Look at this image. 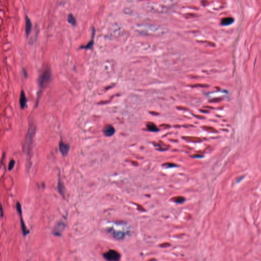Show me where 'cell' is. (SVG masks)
I'll list each match as a JSON object with an SVG mask.
<instances>
[{
    "instance_id": "cell-1",
    "label": "cell",
    "mask_w": 261,
    "mask_h": 261,
    "mask_svg": "<svg viewBox=\"0 0 261 261\" xmlns=\"http://www.w3.org/2000/svg\"><path fill=\"white\" fill-rule=\"evenodd\" d=\"M51 78V72L49 68L44 70L39 78V86L41 89L45 87V86L50 82Z\"/></svg>"
},
{
    "instance_id": "cell-2",
    "label": "cell",
    "mask_w": 261,
    "mask_h": 261,
    "mask_svg": "<svg viewBox=\"0 0 261 261\" xmlns=\"http://www.w3.org/2000/svg\"><path fill=\"white\" fill-rule=\"evenodd\" d=\"M122 227L114 226L111 227L108 229V231L114 238L116 239H121L126 235V231L124 229H120Z\"/></svg>"
},
{
    "instance_id": "cell-3",
    "label": "cell",
    "mask_w": 261,
    "mask_h": 261,
    "mask_svg": "<svg viewBox=\"0 0 261 261\" xmlns=\"http://www.w3.org/2000/svg\"><path fill=\"white\" fill-rule=\"evenodd\" d=\"M104 257L108 261H119L120 255L117 251L114 250H109L104 255Z\"/></svg>"
},
{
    "instance_id": "cell-4",
    "label": "cell",
    "mask_w": 261,
    "mask_h": 261,
    "mask_svg": "<svg viewBox=\"0 0 261 261\" xmlns=\"http://www.w3.org/2000/svg\"><path fill=\"white\" fill-rule=\"evenodd\" d=\"M70 145L61 141L59 144V150L63 156H66L70 151Z\"/></svg>"
},
{
    "instance_id": "cell-5",
    "label": "cell",
    "mask_w": 261,
    "mask_h": 261,
    "mask_svg": "<svg viewBox=\"0 0 261 261\" xmlns=\"http://www.w3.org/2000/svg\"><path fill=\"white\" fill-rule=\"evenodd\" d=\"M16 208H17L18 211V213L20 214V216L22 230H23V233H24V235H26L28 233V231H27V229L26 226L24 224V222H23V219H22V207H21V205H20V203H17V204H16Z\"/></svg>"
},
{
    "instance_id": "cell-6",
    "label": "cell",
    "mask_w": 261,
    "mask_h": 261,
    "mask_svg": "<svg viewBox=\"0 0 261 261\" xmlns=\"http://www.w3.org/2000/svg\"><path fill=\"white\" fill-rule=\"evenodd\" d=\"M64 223L60 222L57 223L54 227L53 230V233L56 236H60L62 233V231L64 229Z\"/></svg>"
},
{
    "instance_id": "cell-7",
    "label": "cell",
    "mask_w": 261,
    "mask_h": 261,
    "mask_svg": "<svg viewBox=\"0 0 261 261\" xmlns=\"http://www.w3.org/2000/svg\"><path fill=\"white\" fill-rule=\"evenodd\" d=\"M32 22L28 16L26 15L25 17V31L27 36H28L30 34L31 29H32Z\"/></svg>"
},
{
    "instance_id": "cell-8",
    "label": "cell",
    "mask_w": 261,
    "mask_h": 261,
    "mask_svg": "<svg viewBox=\"0 0 261 261\" xmlns=\"http://www.w3.org/2000/svg\"><path fill=\"white\" fill-rule=\"evenodd\" d=\"M103 133L106 136H111L115 133V129L111 125H107L104 127Z\"/></svg>"
},
{
    "instance_id": "cell-9",
    "label": "cell",
    "mask_w": 261,
    "mask_h": 261,
    "mask_svg": "<svg viewBox=\"0 0 261 261\" xmlns=\"http://www.w3.org/2000/svg\"><path fill=\"white\" fill-rule=\"evenodd\" d=\"M27 103V99L26 98V94L24 90H22L20 92V104L22 109H24L26 107Z\"/></svg>"
},
{
    "instance_id": "cell-10",
    "label": "cell",
    "mask_w": 261,
    "mask_h": 261,
    "mask_svg": "<svg viewBox=\"0 0 261 261\" xmlns=\"http://www.w3.org/2000/svg\"><path fill=\"white\" fill-rule=\"evenodd\" d=\"M94 35H95V29L93 28V32H92V37L90 41H89L86 45L81 46L80 48L84 49H91L93 48L94 45Z\"/></svg>"
},
{
    "instance_id": "cell-11",
    "label": "cell",
    "mask_w": 261,
    "mask_h": 261,
    "mask_svg": "<svg viewBox=\"0 0 261 261\" xmlns=\"http://www.w3.org/2000/svg\"><path fill=\"white\" fill-rule=\"evenodd\" d=\"M58 189L60 194L62 195V196H64V193H65V187H64V184L63 183L62 180H61L60 179V178L59 179V181H58Z\"/></svg>"
},
{
    "instance_id": "cell-12",
    "label": "cell",
    "mask_w": 261,
    "mask_h": 261,
    "mask_svg": "<svg viewBox=\"0 0 261 261\" xmlns=\"http://www.w3.org/2000/svg\"><path fill=\"white\" fill-rule=\"evenodd\" d=\"M68 21L69 23H70L72 25H73V26H75L76 24H77L76 18L74 17V15L72 14H71V13H70V14L68 15Z\"/></svg>"
},
{
    "instance_id": "cell-13",
    "label": "cell",
    "mask_w": 261,
    "mask_h": 261,
    "mask_svg": "<svg viewBox=\"0 0 261 261\" xmlns=\"http://www.w3.org/2000/svg\"><path fill=\"white\" fill-rule=\"evenodd\" d=\"M147 127H148V129L151 131L157 132L158 131L157 127L155 125V124H153V123L148 124Z\"/></svg>"
},
{
    "instance_id": "cell-14",
    "label": "cell",
    "mask_w": 261,
    "mask_h": 261,
    "mask_svg": "<svg viewBox=\"0 0 261 261\" xmlns=\"http://www.w3.org/2000/svg\"><path fill=\"white\" fill-rule=\"evenodd\" d=\"M232 21H233V19L231 18H223L222 20V23L224 24V25L229 24L231 23Z\"/></svg>"
},
{
    "instance_id": "cell-15",
    "label": "cell",
    "mask_w": 261,
    "mask_h": 261,
    "mask_svg": "<svg viewBox=\"0 0 261 261\" xmlns=\"http://www.w3.org/2000/svg\"><path fill=\"white\" fill-rule=\"evenodd\" d=\"M15 162L14 160H12L10 161L9 163V165H8V170H11L13 168L14 165H15Z\"/></svg>"
},
{
    "instance_id": "cell-16",
    "label": "cell",
    "mask_w": 261,
    "mask_h": 261,
    "mask_svg": "<svg viewBox=\"0 0 261 261\" xmlns=\"http://www.w3.org/2000/svg\"><path fill=\"white\" fill-rule=\"evenodd\" d=\"M174 201H175L176 203H183V202L184 201L185 199H184L183 197H175V198L174 199Z\"/></svg>"
},
{
    "instance_id": "cell-17",
    "label": "cell",
    "mask_w": 261,
    "mask_h": 261,
    "mask_svg": "<svg viewBox=\"0 0 261 261\" xmlns=\"http://www.w3.org/2000/svg\"><path fill=\"white\" fill-rule=\"evenodd\" d=\"M23 72H24V75H25V76L26 77H27L28 76V75H27V72H26V70L24 69V70H23Z\"/></svg>"
}]
</instances>
